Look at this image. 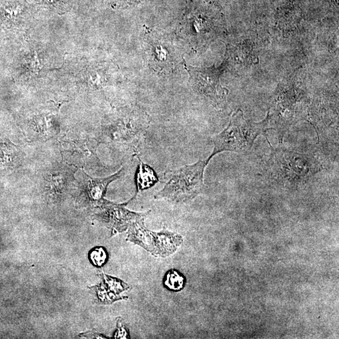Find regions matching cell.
Masks as SVG:
<instances>
[{"label": "cell", "mask_w": 339, "mask_h": 339, "mask_svg": "<svg viewBox=\"0 0 339 339\" xmlns=\"http://www.w3.org/2000/svg\"><path fill=\"white\" fill-rule=\"evenodd\" d=\"M150 123L148 115L139 108L133 106L125 110L104 134L113 142L135 148L145 135Z\"/></svg>", "instance_id": "obj_4"}, {"label": "cell", "mask_w": 339, "mask_h": 339, "mask_svg": "<svg viewBox=\"0 0 339 339\" xmlns=\"http://www.w3.org/2000/svg\"><path fill=\"white\" fill-rule=\"evenodd\" d=\"M99 144L98 141L93 138H86L85 140L74 141L67 143L64 146H68L65 149V151L70 153H80V163L84 165H99V158L97 156V150Z\"/></svg>", "instance_id": "obj_10"}, {"label": "cell", "mask_w": 339, "mask_h": 339, "mask_svg": "<svg viewBox=\"0 0 339 339\" xmlns=\"http://www.w3.org/2000/svg\"><path fill=\"white\" fill-rule=\"evenodd\" d=\"M322 170L323 165L313 155L288 150L281 144L272 148L266 167L271 182L290 189L304 186Z\"/></svg>", "instance_id": "obj_1"}, {"label": "cell", "mask_w": 339, "mask_h": 339, "mask_svg": "<svg viewBox=\"0 0 339 339\" xmlns=\"http://www.w3.org/2000/svg\"><path fill=\"white\" fill-rule=\"evenodd\" d=\"M270 129L268 114L263 121L255 122L245 118L244 113L238 110L232 115L227 127L211 138L214 149L208 159L211 160L224 151L238 153L248 152L252 148L255 140L261 135L266 138L271 146L266 133Z\"/></svg>", "instance_id": "obj_2"}, {"label": "cell", "mask_w": 339, "mask_h": 339, "mask_svg": "<svg viewBox=\"0 0 339 339\" xmlns=\"http://www.w3.org/2000/svg\"><path fill=\"white\" fill-rule=\"evenodd\" d=\"M136 156L140 163L136 168L135 177L136 194L131 200L135 199L138 193L151 188L159 182V177L155 170L150 166L144 163L138 155Z\"/></svg>", "instance_id": "obj_11"}, {"label": "cell", "mask_w": 339, "mask_h": 339, "mask_svg": "<svg viewBox=\"0 0 339 339\" xmlns=\"http://www.w3.org/2000/svg\"><path fill=\"white\" fill-rule=\"evenodd\" d=\"M123 1H124V3L125 4H127V5H135L136 3H139L140 1H142V0H123Z\"/></svg>", "instance_id": "obj_17"}, {"label": "cell", "mask_w": 339, "mask_h": 339, "mask_svg": "<svg viewBox=\"0 0 339 339\" xmlns=\"http://www.w3.org/2000/svg\"><path fill=\"white\" fill-rule=\"evenodd\" d=\"M127 204L116 205L104 200L102 202L106 217L110 219L111 224L119 229L125 230L136 222L145 219L150 213V210L144 213L131 212L125 208Z\"/></svg>", "instance_id": "obj_9"}, {"label": "cell", "mask_w": 339, "mask_h": 339, "mask_svg": "<svg viewBox=\"0 0 339 339\" xmlns=\"http://www.w3.org/2000/svg\"><path fill=\"white\" fill-rule=\"evenodd\" d=\"M89 258L94 265L101 267L107 261L108 253L106 249L102 247H97L91 251L89 254Z\"/></svg>", "instance_id": "obj_15"}, {"label": "cell", "mask_w": 339, "mask_h": 339, "mask_svg": "<svg viewBox=\"0 0 339 339\" xmlns=\"http://www.w3.org/2000/svg\"><path fill=\"white\" fill-rule=\"evenodd\" d=\"M123 171L124 167L121 168L118 172L108 178H93L82 170L79 185L81 197L88 204L99 203L104 200V196L107 191L109 185L113 181L120 178Z\"/></svg>", "instance_id": "obj_8"}, {"label": "cell", "mask_w": 339, "mask_h": 339, "mask_svg": "<svg viewBox=\"0 0 339 339\" xmlns=\"http://www.w3.org/2000/svg\"><path fill=\"white\" fill-rule=\"evenodd\" d=\"M186 66L190 81L195 90L220 110L227 102L228 91L222 86L220 73L214 67H194Z\"/></svg>", "instance_id": "obj_6"}, {"label": "cell", "mask_w": 339, "mask_h": 339, "mask_svg": "<svg viewBox=\"0 0 339 339\" xmlns=\"http://www.w3.org/2000/svg\"><path fill=\"white\" fill-rule=\"evenodd\" d=\"M210 161L208 158L205 161L164 173L165 185L155 194V199L175 204L187 203L195 199L204 191V171Z\"/></svg>", "instance_id": "obj_3"}, {"label": "cell", "mask_w": 339, "mask_h": 339, "mask_svg": "<svg viewBox=\"0 0 339 339\" xmlns=\"http://www.w3.org/2000/svg\"><path fill=\"white\" fill-rule=\"evenodd\" d=\"M18 152L12 144L0 142V168H14L18 163Z\"/></svg>", "instance_id": "obj_13"}, {"label": "cell", "mask_w": 339, "mask_h": 339, "mask_svg": "<svg viewBox=\"0 0 339 339\" xmlns=\"http://www.w3.org/2000/svg\"><path fill=\"white\" fill-rule=\"evenodd\" d=\"M164 287L172 291H180L186 284V278L184 275L178 271L172 269L168 271L163 278Z\"/></svg>", "instance_id": "obj_14"}, {"label": "cell", "mask_w": 339, "mask_h": 339, "mask_svg": "<svg viewBox=\"0 0 339 339\" xmlns=\"http://www.w3.org/2000/svg\"><path fill=\"white\" fill-rule=\"evenodd\" d=\"M72 170H58L49 174L46 178L45 186L49 193L62 194L69 186L73 178Z\"/></svg>", "instance_id": "obj_12"}, {"label": "cell", "mask_w": 339, "mask_h": 339, "mask_svg": "<svg viewBox=\"0 0 339 339\" xmlns=\"http://www.w3.org/2000/svg\"><path fill=\"white\" fill-rule=\"evenodd\" d=\"M122 322H118V331L115 336V338L129 339V330H128L127 327H126L125 323Z\"/></svg>", "instance_id": "obj_16"}, {"label": "cell", "mask_w": 339, "mask_h": 339, "mask_svg": "<svg viewBox=\"0 0 339 339\" xmlns=\"http://www.w3.org/2000/svg\"><path fill=\"white\" fill-rule=\"evenodd\" d=\"M145 43L146 57L151 67L163 73H169L174 69L178 58L175 57L176 50L169 39L155 34V37L151 35L147 38Z\"/></svg>", "instance_id": "obj_7"}, {"label": "cell", "mask_w": 339, "mask_h": 339, "mask_svg": "<svg viewBox=\"0 0 339 339\" xmlns=\"http://www.w3.org/2000/svg\"><path fill=\"white\" fill-rule=\"evenodd\" d=\"M145 219L133 224L129 227V240L140 245L154 256L167 257L182 244L180 235L163 230L159 232L148 231L144 225Z\"/></svg>", "instance_id": "obj_5"}]
</instances>
